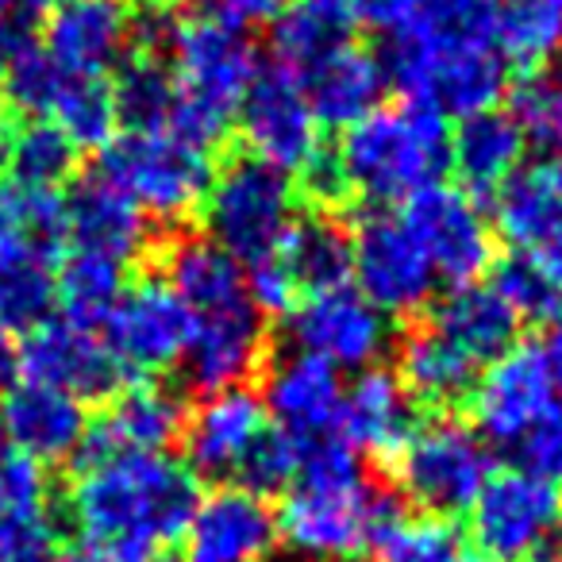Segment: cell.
Returning a JSON list of instances; mask_svg holds the SVG:
<instances>
[{"label": "cell", "instance_id": "cell-1", "mask_svg": "<svg viewBox=\"0 0 562 562\" xmlns=\"http://www.w3.org/2000/svg\"><path fill=\"white\" fill-rule=\"evenodd\" d=\"M196 501V474L173 454H97L78 462L70 520L101 562H162Z\"/></svg>", "mask_w": 562, "mask_h": 562}, {"label": "cell", "instance_id": "cell-2", "mask_svg": "<svg viewBox=\"0 0 562 562\" xmlns=\"http://www.w3.org/2000/svg\"><path fill=\"white\" fill-rule=\"evenodd\" d=\"M385 74L408 101L467 120L497 109L508 63L493 35V0H431L424 16L390 43Z\"/></svg>", "mask_w": 562, "mask_h": 562}, {"label": "cell", "instance_id": "cell-3", "mask_svg": "<svg viewBox=\"0 0 562 562\" xmlns=\"http://www.w3.org/2000/svg\"><path fill=\"white\" fill-rule=\"evenodd\" d=\"M189 313V382L204 393L243 390L262 370L266 316L247 290V270L209 239H181L162 270Z\"/></svg>", "mask_w": 562, "mask_h": 562}, {"label": "cell", "instance_id": "cell-4", "mask_svg": "<svg viewBox=\"0 0 562 562\" xmlns=\"http://www.w3.org/2000/svg\"><path fill=\"white\" fill-rule=\"evenodd\" d=\"M278 539L316 562L374 559L378 543L401 520L397 501L378 490L359 467V454L339 436L305 447L297 482L285 490Z\"/></svg>", "mask_w": 562, "mask_h": 562}, {"label": "cell", "instance_id": "cell-5", "mask_svg": "<svg viewBox=\"0 0 562 562\" xmlns=\"http://www.w3.org/2000/svg\"><path fill=\"white\" fill-rule=\"evenodd\" d=\"M331 162L344 181V196L393 209L443 181L451 166V127L436 109L401 97L347 127Z\"/></svg>", "mask_w": 562, "mask_h": 562}, {"label": "cell", "instance_id": "cell-6", "mask_svg": "<svg viewBox=\"0 0 562 562\" xmlns=\"http://www.w3.org/2000/svg\"><path fill=\"white\" fill-rule=\"evenodd\" d=\"M158 47H166V70L173 81L170 127L212 150L262 74L255 43L243 27L201 12L170 20Z\"/></svg>", "mask_w": 562, "mask_h": 562}, {"label": "cell", "instance_id": "cell-7", "mask_svg": "<svg viewBox=\"0 0 562 562\" xmlns=\"http://www.w3.org/2000/svg\"><path fill=\"white\" fill-rule=\"evenodd\" d=\"M66 255L63 193L0 189V321L35 328L55 305L58 266Z\"/></svg>", "mask_w": 562, "mask_h": 562}, {"label": "cell", "instance_id": "cell-8", "mask_svg": "<svg viewBox=\"0 0 562 562\" xmlns=\"http://www.w3.org/2000/svg\"><path fill=\"white\" fill-rule=\"evenodd\" d=\"M101 173L132 196L147 220L178 224L204 204L212 186V150L186 139L173 127L158 132H120L104 147Z\"/></svg>", "mask_w": 562, "mask_h": 562}, {"label": "cell", "instance_id": "cell-9", "mask_svg": "<svg viewBox=\"0 0 562 562\" xmlns=\"http://www.w3.org/2000/svg\"><path fill=\"white\" fill-rule=\"evenodd\" d=\"M201 212L209 243H216L224 255H232L247 270V266L270 258L290 235V227L297 224V196H293L285 173L247 155L212 173Z\"/></svg>", "mask_w": 562, "mask_h": 562}, {"label": "cell", "instance_id": "cell-10", "mask_svg": "<svg viewBox=\"0 0 562 562\" xmlns=\"http://www.w3.org/2000/svg\"><path fill=\"white\" fill-rule=\"evenodd\" d=\"M393 477L401 493L424 508V516H462L493 477V454L470 424L454 416H436L416 424L408 443L393 459Z\"/></svg>", "mask_w": 562, "mask_h": 562}, {"label": "cell", "instance_id": "cell-11", "mask_svg": "<svg viewBox=\"0 0 562 562\" xmlns=\"http://www.w3.org/2000/svg\"><path fill=\"white\" fill-rule=\"evenodd\" d=\"M482 562H547L562 547V490L524 467L493 470L470 505Z\"/></svg>", "mask_w": 562, "mask_h": 562}, {"label": "cell", "instance_id": "cell-12", "mask_svg": "<svg viewBox=\"0 0 562 562\" xmlns=\"http://www.w3.org/2000/svg\"><path fill=\"white\" fill-rule=\"evenodd\" d=\"M355 290L382 316L420 313L436 297L439 273L397 209H370L351 235Z\"/></svg>", "mask_w": 562, "mask_h": 562}, {"label": "cell", "instance_id": "cell-13", "mask_svg": "<svg viewBox=\"0 0 562 562\" xmlns=\"http://www.w3.org/2000/svg\"><path fill=\"white\" fill-rule=\"evenodd\" d=\"M293 351L339 370L378 367L390 347V316H382L355 285H336L301 297L285 321Z\"/></svg>", "mask_w": 562, "mask_h": 562}, {"label": "cell", "instance_id": "cell-14", "mask_svg": "<svg viewBox=\"0 0 562 562\" xmlns=\"http://www.w3.org/2000/svg\"><path fill=\"white\" fill-rule=\"evenodd\" d=\"M101 336L124 378H155L178 367L189 351V313L166 278H143L120 293Z\"/></svg>", "mask_w": 562, "mask_h": 562}, {"label": "cell", "instance_id": "cell-15", "mask_svg": "<svg viewBox=\"0 0 562 562\" xmlns=\"http://www.w3.org/2000/svg\"><path fill=\"white\" fill-rule=\"evenodd\" d=\"M401 220L447 285H474L493 262V227L477 196L459 186H431L401 204Z\"/></svg>", "mask_w": 562, "mask_h": 562}, {"label": "cell", "instance_id": "cell-16", "mask_svg": "<svg viewBox=\"0 0 562 562\" xmlns=\"http://www.w3.org/2000/svg\"><path fill=\"white\" fill-rule=\"evenodd\" d=\"M239 132L250 158L278 173H305L321 150V120L290 70H262L239 109Z\"/></svg>", "mask_w": 562, "mask_h": 562}, {"label": "cell", "instance_id": "cell-17", "mask_svg": "<svg viewBox=\"0 0 562 562\" xmlns=\"http://www.w3.org/2000/svg\"><path fill=\"white\" fill-rule=\"evenodd\" d=\"M551 367L539 344H513L477 374L470 390L477 436L497 447H520L524 436L559 405Z\"/></svg>", "mask_w": 562, "mask_h": 562}, {"label": "cell", "instance_id": "cell-18", "mask_svg": "<svg viewBox=\"0 0 562 562\" xmlns=\"http://www.w3.org/2000/svg\"><path fill=\"white\" fill-rule=\"evenodd\" d=\"M16 370L24 382L50 385L78 401L112 397L124 382L101 328H86L66 316H47L27 328V339L16 347Z\"/></svg>", "mask_w": 562, "mask_h": 562}, {"label": "cell", "instance_id": "cell-19", "mask_svg": "<svg viewBox=\"0 0 562 562\" xmlns=\"http://www.w3.org/2000/svg\"><path fill=\"white\" fill-rule=\"evenodd\" d=\"M135 35L132 0H50L40 47L66 74L104 81L109 70H120Z\"/></svg>", "mask_w": 562, "mask_h": 562}, {"label": "cell", "instance_id": "cell-20", "mask_svg": "<svg viewBox=\"0 0 562 562\" xmlns=\"http://www.w3.org/2000/svg\"><path fill=\"white\" fill-rule=\"evenodd\" d=\"M278 543V516L266 497L239 485L196 501L181 536V562H262Z\"/></svg>", "mask_w": 562, "mask_h": 562}, {"label": "cell", "instance_id": "cell-21", "mask_svg": "<svg viewBox=\"0 0 562 562\" xmlns=\"http://www.w3.org/2000/svg\"><path fill=\"white\" fill-rule=\"evenodd\" d=\"M266 431H270L266 408L247 385L204 393L201 405L186 413V428H181L186 467L201 477H220V482L235 477Z\"/></svg>", "mask_w": 562, "mask_h": 562}, {"label": "cell", "instance_id": "cell-22", "mask_svg": "<svg viewBox=\"0 0 562 562\" xmlns=\"http://www.w3.org/2000/svg\"><path fill=\"white\" fill-rule=\"evenodd\" d=\"M186 428V405L162 382H135L116 390L101 416L89 424L78 459L97 454H166L170 443L181 439Z\"/></svg>", "mask_w": 562, "mask_h": 562}, {"label": "cell", "instance_id": "cell-23", "mask_svg": "<svg viewBox=\"0 0 562 562\" xmlns=\"http://www.w3.org/2000/svg\"><path fill=\"white\" fill-rule=\"evenodd\" d=\"M63 212H66V250L109 258V262L132 270V262L150 243L147 216L101 170L93 178H81L63 196Z\"/></svg>", "mask_w": 562, "mask_h": 562}, {"label": "cell", "instance_id": "cell-24", "mask_svg": "<svg viewBox=\"0 0 562 562\" xmlns=\"http://www.w3.org/2000/svg\"><path fill=\"white\" fill-rule=\"evenodd\" d=\"M89 424L86 401L24 378L0 401V439L35 462L78 459Z\"/></svg>", "mask_w": 562, "mask_h": 562}, {"label": "cell", "instance_id": "cell-25", "mask_svg": "<svg viewBox=\"0 0 562 562\" xmlns=\"http://www.w3.org/2000/svg\"><path fill=\"white\" fill-rule=\"evenodd\" d=\"M339 405H344L339 374L308 355L290 351L266 370V416H273V428L293 436L297 443L308 447L336 436Z\"/></svg>", "mask_w": 562, "mask_h": 562}, {"label": "cell", "instance_id": "cell-26", "mask_svg": "<svg viewBox=\"0 0 562 562\" xmlns=\"http://www.w3.org/2000/svg\"><path fill=\"white\" fill-rule=\"evenodd\" d=\"M416 431V397L405 390L397 374L382 367H370L344 385V405H339L336 436L355 454H378V459H397L401 447Z\"/></svg>", "mask_w": 562, "mask_h": 562}, {"label": "cell", "instance_id": "cell-27", "mask_svg": "<svg viewBox=\"0 0 562 562\" xmlns=\"http://www.w3.org/2000/svg\"><path fill=\"white\" fill-rule=\"evenodd\" d=\"M493 224L520 255H551L562 243V155L524 162L493 196Z\"/></svg>", "mask_w": 562, "mask_h": 562}, {"label": "cell", "instance_id": "cell-28", "mask_svg": "<svg viewBox=\"0 0 562 562\" xmlns=\"http://www.w3.org/2000/svg\"><path fill=\"white\" fill-rule=\"evenodd\" d=\"M297 81L305 89L308 104H313L316 120L347 132V127L359 124L362 116H370L382 104L390 74H385V63L374 50L351 43V47L316 63L313 70H305Z\"/></svg>", "mask_w": 562, "mask_h": 562}, {"label": "cell", "instance_id": "cell-29", "mask_svg": "<svg viewBox=\"0 0 562 562\" xmlns=\"http://www.w3.org/2000/svg\"><path fill=\"white\" fill-rule=\"evenodd\" d=\"M524 135L501 109L459 120L451 132V166L470 196H497V189L524 166Z\"/></svg>", "mask_w": 562, "mask_h": 562}, {"label": "cell", "instance_id": "cell-30", "mask_svg": "<svg viewBox=\"0 0 562 562\" xmlns=\"http://www.w3.org/2000/svg\"><path fill=\"white\" fill-rule=\"evenodd\" d=\"M424 324L477 370H485L497 355H505L516 344V328H520L516 316L501 305L497 293L490 285H477V281L447 293Z\"/></svg>", "mask_w": 562, "mask_h": 562}, {"label": "cell", "instance_id": "cell-31", "mask_svg": "<svg viewBox=\"0 0 562 562\" xmlns=\"http://www.w3.org/2000/svg\"><path fill=\"white\" fill-rule=\"evenodd\" d=\"M359 27L355 0H290L273 20V55L281 70L301 78L336 50L351 47Z\"/></svg>", "mask_w": 562, "mask_h": 562}, {"label": "cell", "instance_id": "cell-32", "mask_svg": "<svg viewBox=\"0 0 562 562\" xmlns=\"http://www.w3.org/2000/svg\"><path fill=\"white\" fill-rule=\"evenodd\" d=\"M273 262L290 278L297 301L308 293L351 285V235H344V227L324 216L297 220L273 250Z\"/></svg>", "mask_w": 562, "mask_h": 562}, {"label": "cell", "instance_id": "cell-33", "mask_svg": "<svg viewBox=\"0 0 562 562\" xmlns=\"http://www.w3.org/2000/svg\"><path fill=\"white\" fill-rule=\"evenodd\" d=\"M477 374L482 370L470 359H462L451 344H443L428 324H420L401 347L397 378L416 401H428V405H454V401L470 397Z\"/></svg>", "mask_w": 562, "mask_h": 562}, {"label": "cell", "instance_id": "cell-34", "mask_svg": "<svg viewBox=\"0 0 562 562\" xmlns=\"http://www.w3.org/2000/svg\"><path fill=\"white\" fill-rule=\"evenodd\" d=\"M493 35L505 63L536 70L562 50V0H493Z\"/></svg>", "mask_w": 562, "mask_h": 562}, {"label": "cell", "instance_id": "cell-35", "mask_svg": "<svg viewBox=\"0 0 562 562\" xmlns=\"http://www.w3.org/2000/svg\"><path fill=\"white\" fill-rule=\"evenodd\" d=\"M127 290V270L109 258L81 255V250H66L63 266H58V285L55 301L63 305V316L86 328H101L104 316Z\"/></svg>", "mask_w": 562, "mask_h": 562}, {"label": "cell", "instance_id": "cell-36", "mask_svg": "<svg viewBox=\"0 0 562 562\" xmlns=\"http://www.w3.org/2000/svg\"><path fill=\"white\" fill-rule=\"evenodd\" d=\"M112 109L124 132H158L173 120V81L166 58L143 50L120 63V78L112 86Z\"/></svg>", "mask_w": 562, "mask_h": 562}, {"label": "cell", "instance_id": "cell-37", "mask_svg": "<svg viewBox=\"0 0 562 562\" xmlns=\"http://www.w3.org/2000/svg\"><path fill=\"white\" fill-rule=\"evenodd\" d=\"M47 124H55L74 147H109L116 139V109H112V89L97 78L66 74L50 101Z\"/></svg>", "mask_w": 562, "mask_h": 562}, {"label": "cell", "instance_id": "cell-38", "mask_svg": "<svg viewBox=\"0 0 562 562\" xmlns=\"http://www.w3.org/2000/svg\"><path fill=\"white\" fill-rule=\"evenodd\" d=\"M4 166L12 173V186L58 193V186L70 181L74 166H78V147L55 124L35 120L24 132L9 135V158H4Z\"/></svg>", "mask_w": 562, "mask_h": 562}, {"label": "cell", "instance_id": "cell-39", "mask_svg": "<svg viewBox=\"0 0 562 562\" xmlns=\"http://www.w3.org/2000/svg\"><path fill=\"white\" fill-rule=\"evenodd\" d=\"M490 290L516 316V324H551L562 313V285L551 278V270L539 258L520 255V250L493 270Z\"/></svg>", "mask_w": 562, "mask_h": 562}, {"label": "cell", "instance_id": "cell-40", "mask_svg": "<svg viewBox=\"0 0 562 562\" xmlns=\"http://www.w3.org/2000/svg\"><path fill=\"white\" fill-rule=\"evenodd\" d=\"M513 124L524 143L543 155H562V74H528L513 89Z\"/></svg>", "mask_w": 562, "mask_h": 562}, {"label": "cell", "instance_id": "cell-41", "mask_svg": "<svg viewBox=\"0 0 562 562\" xmlns=\"http://www.w3.org/2000/svg\"><path fill=\"white\" fill-rule=\"evenodd\" d=\"M462 539L447 520L436 516H401L390 528V536L378 543L374 562H462Z\"/></svg>", "mask_w": 562, "mask_h": 562}, {"label": "cell", "instance_id": "cell-42", "mask_svg": "<svg viewBox=\"0 0 562 562\" xmlns=\"http://www.w3.org/2000/svg\"><path fill=\"white\" fill-rule=\"evenodd\" d=\"M301 459H305V443H297L285 431L270 428L262 439L255 443V451L247 454L243 470L235 474L239 490L258 493V497H270V493L290 490L301 474Z\"/></svg>", "mask_w": 562, "mask_h": 562}, {"label": "cell", "instance_id": "cell-43", "mask_svg": "<svg viewBox=\"0 0 562 562\" xmlns=\"http://www.w3.org/2000/svg\"><path fill=\"white\" fill-rule=\"evenodd\" d=\"M63 551V524L50 505L0 516V562H55Z\"/></svg>", "mask_w": 562, "mask_h": 562}, {"label": "cell", "instance_id": "cell-44", "mask_svg": "<svg viewBox=\"0 0 562 562\" xmlns=\"http://www.w3.org/2000/svg\"><path fill=\"white\" fill-rule=\"evenodd\" d=\"M50 505V482L43 462L27 459L24 451L0 439V516L27 513Z\"/></svg>", "mask_w": 562, "mask_h": 562}, {"label": "cell", "instance_id": "cell-45", "mask_svg": "<svg viewBox=\"0 0 562 562\" xmlns=\"http://www.w3.org/2000/svg\"><path fill=\"white\" fill-rule=\"evenodd\" d=\"M524 459V470L539 474L543 482L562 490V401L524 436V443L516 447Z\"/></svg>", "mask_w": 562, "mask_h": 562}, {"label": "cell", "instance_id": "cell-46", "mask_svg": "<svg viewBox=\"0 0 562 562\" xmlns=\"http://www.w3.org/2000/svg\"><path fill=\"white\" fill-rule=\"evenodd\" d=\"M355 4H359V24L374 27L378 35L393 43L424 16L431 0H355Z\"/></svg>", "mask_w": 562, "mask_h": 562}, {"label": "cell", "instance_id": "cell-47", "mask_svg": "<svg viewBox=\"0 0 562 562\" xmlns=\"http://www.w3.org/2000/svg\"><path fill=\"white\" fill-rule=\"evenodd\" d=\"M204 9V16L224 20L232 27H243L247 32L250 24H266V20H278L281 9L290 0H196Z\"/></svg>", "mask_w": 562, "mask_h": 562}, {"label": "cell", "instance_id": "cell-48", "mask_svg": "<svg viewBox=\"0 0 562 562\" xmlns=\"http://www.w3.org/2000/svg\"><path fill=\"white\" fill-rule=\"evenodd\" d=\"M539 347H543L547 367H551V378H554V390H559V397H562V313L551 321V328H547V339Z\"/></svg>", "mask_w": 562, "mask_h": 562}, {"label": "cell", "instance_id": "cell-49", "mask_svg": "<svg viewBox=\"0 0 562 562\" xmlns=\"http://www.w3.org/2000/svg\"><path fill=\"white\" fill-rule=\"evenodd\" d=\"M12 370H16V339H12V328L0 321V385L9 382Z\"/></svg>", "mask_w": 562, "mask_h": 562}, {"label": "cell", "instance_id": "cell-50", "mask_svg": "<svg viewBox=\"0 0 562 562\" xmlns=\"http://www.w3.org/2000/svg\"><path fill=\"white\" fill-rule=\"evenodd\" d=\"M50 0H0V12H9V16H27V12L43 9Z\"/></svg>", "mask_w": 562, "mask_h": 562}, {"label": "cell", "instance_id": "cell-51", "mask_svg": "<svg viewBox=\"0 0 562 562\" xmlns=\"http://www.w3.org/2000/svg\"><path fill=\"white\" fill-rule=\"evenodd\" d=\"M539 262H543L547 270H551V278H554V281H559V285H562V243H559V247L551 250V255H543V258H539Z\"/></svg>", "mask_w": 562, "mask_h": 562}, {"label": "cell", "instance_id": "cell-52", "mask_svg": "<svg viewBox=\"0 0 562 562\" xmlns=\"http://www.w3.org/2000/svg\"><path fill=\"white\" fill-rule=\"evenodd\" d=\"M55 562H101V559L93 551H86V547H78V551H63Z\"/></svg>", "mask_w": 562, "mask_h": 562}, {"label": "cell", "instance_id": "cell-53", "mask_svg": "<svg viewBox=\"0 0 562 562\" xmlns=\"http://www.w3.org/2000/svg\"><path fill=\"white\" fill-rule=\"evenodd\" d=\"M0 101H4V43H0Z\"/></svg>", "mask_w": 562, "mask_h": 562}, {"label": "cell", "instance_id": "cell-54", "mask_svg": "<svg viewBox=\"0 0 562 562\" xmlns=\"http://www.w3.org/2000/svg\"><path fill=\"white\" fill-rule=\"evenodd\" d=\"M462 562H482V559H462Z\"/></svg>", "mask_w": 562, "mask_h": 562}]
</instances>
